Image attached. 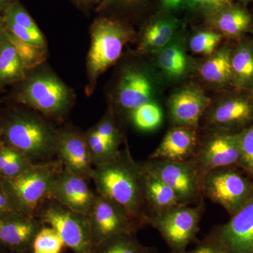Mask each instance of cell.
Returning <instances> with one entry per match:
<instances>
[{
  "instance_id": "ba28073f",
  "label": "cell",
  "mask_w": 253,
  "mask_h": 253,
  "mask_svg": "<svg viewBox=\"0 0 253 253\" xmlns=\"http://www.w3.org/2000/svg\"><path fill=\"white\" fill-rule=\"evenodd\" d=\"M145 167L173 190L179 204L192 206L203 202V174L194 160L184 161L148 159Z\"/></svg>"
},
{
  "instance_id": "d4e9b609",
  "label": "cell",
  "mask_w": 253,
  "mask_h": 253,
  "mask_svg": "<svg viewBox=\"0 0 253 253\" xmlns=\"http://www.w3.org/2000/svg\"><path fill=\"white\" fill-rule=\"evenodd\" d=\"M217 15L215 24L221 35L228 37L241 36L249 28L251 15L239 6H226Z\"/></svg>"
},
{
  "instance_id": "74e56055",
  "label": "cell",
  "mask_w": 253,
  "mask_h": 253,
  "mask_svg": "<svg viewBox=\"0 0 253 253\" xmlns=\"http://www.w3.org/2000/svg\"><path fill=\"white\" fill-rule=\"evenodd\" d=\"M229 4V0H186L185 5L190 9L213 11L224 9Z\"/></svg>"
},
{
  "instance_id": "836d02e7",
  "label": "cell",
  "mask_w": 253,
  "mask_h": 253,
  "mask_svg": "<svg viewBox=\"0 0 253 253\" xmlns=\"http://www.w3.org/2000/svg\"><path fill=\"white\" fill-rule=\"evenodd\" d=\"M94 128L95 131L106 140L111 149L116 151H119V146L121 144V134L112 116L107 115Z\"/></svg>"
},
{
  "instance_id": "5b68a950",
  "label": "cell",
  "mask_w": 253,
  "mask_h": 253,
  "mask_svg": "<svg viewBox=\"0 0 253 253\" xmlns=\"http://www.w3.org/2000/svg\"><path fill=\"white\" fill-rule=\"evenodd\" d=\"M36 217L44 225L54 228L73 253H94L95 246L88 215L48 199L37 211Z\"/></svg>"
},
{
  "instance_id": "d6a6232c",
  "label": "cell",
  "mask_w": 253,
  "mask_h": 253,
  "mask_svg": "<svg viewBox=\"0 0 253 253\" xmlns=\"http://www.w3.org/2000/svg\"><path fill=\"white\" fill-rule=\"evenodd\" d=\"M239 167L253 177V123L239 132Z\"/></svg>"
},
{
  "instance_id": "8d00e7d4",
  "label": "cell",
  "mask_w": 253,
  "mask_h": 253,
  "mask_svg": "<svg viewBox=\"0 0 253 253\" xmlns=\"http://www.w3.org/2000/svg\"><path fill=\"white\" fill-rule=\"evenodd\" d=\"M21 214L24 213L18 208L0 178V218Z\"/></svg>"
},
{
  "instance_id": "4316f807",
  "label": "cell",
  "mask_w": 253,
  "mask_h": 253,
  "mask_svg": "<svg viewBox=\"0 0 253 253\" xmlns=\"http://www.w3.org/2000/svg\"><path fill=\"white\" fill-rule=\"evenodd\" d=\"M233 79L241 86L253 84V50L242 44L231 55Z\"/></svg>"
},
{
  "instance_id": "7402d4cb",
  "label": "cell",
  "mask_w": 253,
  "mask_h": 253,
  "mask_svg": "<svg viewBox=\"0 0 253 253\" xmlns=\"http://www.w3.org/2000/svg\"><path fill=\"white\" fill-rule=\"evenodd\" d=\"M158 63L169 78H179L186 74L189 61L180 41H172L158 51Z\"/></svg>"
},
{
  "instance_id": "603a6c76",
  "label": "cell",
  "mask_w": 253,
  "mask_h": 253,
  "mask_svg": "<svg viewBox=\"0 0 253 253\" xmlns=\"http://www.w3.org/2000/svg\"><path fill=\"white\" fill-rule=\"evenodd\" d=\"M230 50L224 48L214 53L203 63L199 73L203 79L212 84H225L233 79Z\"/></svg>"
},
{
  "instance_id": "ab89813d",
  "label": "cell",
  "mask_w": 253,
  "mask_h": 253,
  "mask_svg": "<svg viewBox=\"0 0 253 253\" xmlns=\"http://www.w3.org/2000/svg\"><path fill=\"white\" fill-rule=\"evenodd\" d=\"M163 8L169 11L179 9L185 5L186 0H161Z\"/></svg>"
},
{
  "instance_id": "7a4b0ae2",
  "label": "cell",
  "mask_w": 253,
  "mask_h": 253,
  "mask_svg": "<svg viewBox=\"0 0 253 253\" xmlns=\"http://www.w3.org/2000/svg\"><path fill=\"white\" fill-rule=\"evenodd\" d=\"M57 131L38 116H13L2 128L4 144L24 154L33 164L56 159Z\"/></svg>"
},
{
  "instance_id": "e575fe53",
  "label": "cell",
  "mask_w": 253,
  "mask_h": 253,
  "mask_svg": "<svg viewBox=\"0 0 253 253\" xmlns=\"http://www.w3.org/2000/svg\"><path fill=\"white\" fill-rule=\"evenodd\" d=\"M5 21H6V29L11 32L18 39L30 44L44 48L45 42L41 31H30L6 18H5Z\"/></svg>"
},
{
  "instance_id": "5bb4252c",
  "label": "cell",
  "mask_w": 253,
  "mask_h": 253,
  "mask_svg": "<svg viewBox=\"0 0 253 253\" xmlns=\"http://www.w3.org/2000/svg\"><path fill=\"white\" fill-rule=\"evenodd\" d=\"M56 159L64 169L85 179H91L94 166L88 149L85 135L73 129L58 133Z\"/></svg>"
},
{
  "instance_id": "6da1fadb",
  "label": "cell",
  "mask_w": 253,
  "mask_h": 253,
  "mask_svg": "<svg viewBox=\"0 0 253 253\" xmlns=\"http://www.w3.org/2000/svg\"><path fill=\"white\" fill-rule=\"evenodd\" d=\"M91 179L96 186V194L124 208L140 229L148 225L142 166L133 158L127 147L94 166Z\"/></svg>"
},
{
  "instance_id": "f546056e",
  "label": "cell",
  "mask_w": 253,
  "mask_h": 253,
  "mask_svg": "<svg viewBox=\"0 0 253 253\" xmlns=\"http://www.w3.org/2000/svg\"><path fill=\"white\" fill-rule=\"evenodd\" d=\"M4 31L8 39L17 51L25 70L36 67L44 61V48L21 41L7 29Z\"/></svg>"
},
{
  "instance_id": "d6986e66",
  "label": "cell",
  "mask_w": 253,
  "mask_h": 253,
  "mask_svg": "<svg viewBox=\"0 0 253 253\" xmlns=\"http://www.w3.org/2000/svg\"><path fill=\"white\" fill-rule=\"evenodd\" d=\"M154 88L145 73L132 70L124 74L118 87L120 106L130 113L133 110L153 101Z\"/></svg>"
},
{
  "instance_id": "9a60e30c",
  "label": "cell",
  "mask_w": 253,
  "mask_h": 253,
  "mask_svg": "<svg viewBox=\"0 0 253 253\" xmlns=\"http://www.w3.org/2000/svg\"><path fill=\"white\" fill-rule=\"evenodd\" d=\"M211 100L196 86H187L176 91L169 101V116L174 126L197 129Z\"/></svg>"
},
{
  "instance_id": "b9f144b4",
  "label": "cell",
  "mask_w": 253,
  "mask_h": 253,
  "mask_svg": "<svg viewBox=\"0 0 253 253\" xmlns=\"http://www.w3.org/2000/svg\"><path fill=\"white\" fill-rule=\"evenodd\" d=\"M0 253H14L12 252H10V251H7V250H5L2 249V248L0 247Z\"/></svg>"
},
{
  "instance_id": "60d3db41",
  "label": "cell",
  "mask_w": 253,
  "mask_h": 253,
  "mask_svg": "<svg viewBox=\"0 0 253 253\" xmlns=\"http://www.w3.org/2000/svg\"><path fill=\"white\" fill-rule=\"evenodd\" d=\"M9 2V0H0V8L3 7Z\"/></svg>"
},
{
  "instance_id": "4dcf8cb0",
  "label": "cell",
  "mask_w": 253,
  "mask_h": 253,
  "mask_svg": "<svg viewBox=\"0 0 253 253\" xmlns=\"http://www.w3.org/2000/svg\"><path fill=\"white\" fill-rule=\"evenodd\" d=\"M85 137L94 167L108 161L120 151L111 149L106 140L95 131L94 128L88 131Z\"/></svg>"
},
{
  "instance_id": "277c9868",
  "label": "cell",
  "mask_w": 253,
  "mask_h": 253,
  "mask_svg": "<svg viewBox=\"0 0 253 253\" xmlns=\"http://www.w3.org/2000/svg\"><path fill=\"white\" fill-rule=\"evenodd\" d=\"M238 166L217 168L205 173L202 179L204 197L235 214L253 199V177Z\"/></svg>"
},
{
  "instance_id": "8fae6325",
  "label": "cell",
  "mask_w": 253,
  "mask_h": 253,
  "mask_svg": "<svg viewBox=\"0 0 253 253\" xmlns=\"http://www.w3.org/2000/svg\"><path fill=\"white\" fill-rule=\"evenodd\" d=\"M24 94V101L28 105L50 117L61 116L69 102L67 87L50 76L33 78L26 86Z\"/></svg>"
},
{
  "instance_id": "f1b7e54d",
  "label": "cell",
  "mask_w": 253,
  "mask_h": 253,
  "mask_svg": "<svg viewBox=\"0 0 253 253\" xmlns=\"http://www.w3.org/2000/svg\"><path fill=\"white\" fill-rule=\"evenodd\" d=\"M66 247L61 236L54 228L43 225L32 243L31 253H62Z\"/></svg>"
},
{
  "instance_id": "ac0fdd59",
  "label": "cell",
  "mask_w": 253,
  "mask_h": 253,
  "mask_svg": "<svg viewBox=\"0 0 253 253\" xmlns=\"http://www.w3.org/2000/svg\"><path fill=\"white\" fill-rule=\"evenodd\" d=\"M199 141L196 128L174 126L168 131L149 159L189 161L194 158Z\"/></svg>"
},
{
  "instance_id": "484cf974",
  "label": "cell",
  "mask_w": 253,
  "mask_h": 253,
  "mask_svg": "<svg viewBox=\"0 0 253 253\" xmlns=\"http://www.w3.org/2000/svg\"><path fill=\"white\" fill-rule=\"evenodd\" d=\"M94 253H151V249L143 246L134 234H121L96 245Z\"/></svg>"
},
{
  "instance_id": "7c38bea8",
  "label": "cell",
  "mask_w": 253,
  "mask_h": 253,
  "mask_svg": "<svg viewBox=\"0 0 253 253\" xmlns=\"http://www.w3.org/2000/svg\"><path fill=\"white\" fill-rule=\"evenodd\" d=\"M210 239L225 253H253V199Z\"/></svg>"
},
{
  "instance_id": "3957f363",
  "label": "cell",
  "mask_w": 253,
  "mask_h": 253,
  "mask_svg": "<svg viewBox=\"0 0 253 253\" xmlns=\"http://www.w3.org/2000/svg\"><path fill=\"white\" fill-rule=\"evenodd\" d=\"M63 168L62 163L55 159L34 164L14 177L0 178L21 212L36 216L40 207L49 199L53 183Z\"/></svg>"
},
{
  "instance_id": "44dd1931",
  "label": "cell",
  "mask_w": 253,
  "mask_h": 253,
  "mask_svg": "<svg viewBox=\"0 0 253 253\" xmlns=\"http://www.w3.org/2000/svg\"><path fill=\"white\" fill-rule=\"evenodd\" d=\"M179 26V21L171 16L158 18L151 23L143 36L141 51L158 52L173 41Z\"/></svg>"
},
{
  "instance_id": "83f0119b",
  "label": "cell",
  "mask_w": 253,
  "mask_h": 253,
  "mask_svg": "<svg viewBox=\"0 0 253 253\" xmlns=\"http://www.w3.org/2000/svg\"><path fill=\"white\" fill-rule=\"evenodd\" d=\"M129 118L136 129L152 131L162 125L163 112L160 105L151 101L131 111Z\"/></svg>"
},
{
  "instance_id": "ffe728a7",
  "label": "cell",
  "mask_w": 253,
  "mask_h": 253,
  "mask_svg": "<svg viewBox=\"0 0 253 253\" xmlns=\"http://www.w3.org/2000/svg\"><path fill=\"white\" fill-rule=\"evenodd\" d=\"M143 186L149 217L180 206L175 193L141 162Z\"/></svg>"
},
{
  "instance_id": "1f68e13d",
  "label": "cell",
  "mask_w": 253,
  "mask_h": 253,
  "mask_svg": "<svg viewBox=\"0 0 253 253\" xmlns=\"http://www.w3.org/2000/svg\"><path fill=\"white\" fill-rule=\"evenodd\" d=\"M221 38L222 35L217 32H199L190 40V49L196 54L211 56L217 49Z\"/></svg>"
},
{
  "instance_id": "9c48e42d",
  "label": "cell",
  "mask_w": 253,
  "mask_h": 253,
  "mask_svg": "<svg viewBox=\"0 0 253 253\" xmlns=\"http://www.w3.org/2000/svg\"><path fill=\"white\" fill-rule=\"evenodd\" d=\"M204 140L199 138L195 163L203 175L217 168L238 166L240 151L239 132L212 128Z\"/></svg>"
},
{
  "instance_id": "52a82bcc",
  "label": "cell",
  "mask_w": 253,
  "mask_h": 253,
  "mask_svg": "<svg viewBox=\"0 0 253 253\" xmlns=\"http://www.w3.org/2000/svg\"><path fill=\"white\" fill-rule=\"evenodd\" d=\"M130 36V32L117 21L101 18L94 23L87 57L89 78L95 81L118 61Z\"/></svg>"
},
{
  "instance_id": "f35d334b",
  "label": "cell",
  "mask_w": 253,
  "mask_h": 253,
  "mask_svg": "<svg viewBox=\"0 0 253 253\" xmlns=\"http://www.w3.org/2000/svg\"><path fill=\"white\" fill-rule=\"evenodd\" d=\"M183 253H225L212 240L208 239L201 243L194 249L186 251Z\"/></svg>"
},
{
  "instance_id": "8992f818",
  "label": "cell",
  "mask_w": 253,
  "mask_h": 253,
  "mask_svg": "<svg viewBox=\"0 0 253 253\" xmlns=\"http://www.w3.org/2000/svg\"><path fill=\"white\" fill-rule=\"evenodd\" d=\"M204 204L176 206L150 216L148 225L154 227L165 240L172 253L185 252L196 241Z\"/></svg>"
},
{
  "instance_id": "2e32d148",
  "label": "cell",
  "mask_w": 253,
  "mask_h": 253,
  "mask_svg": "<svg viewBox=\"0 0 253 253\" xmlns=\"http://www.w3.org/2000/svg\"><path fill=\"white\" fill-rule=\"evenodd\" d=\"M39 218L14 214L0 218V247L14 253H28L37 233L42 227Z\"/></svg>"
},
{
  "instance_id": "cb8c5ba5",
  "label": "cell",
  "mask_w": 253,
  "mask_h": 253,
  "mask_svg": "<svg viewBox=\"0 0 253 253\" xmlns=\"http://www.w3.org/2000/svg\"><path fill=\"white\" fill-rule=\"evenodd\" d=\"M25 69L17 51L8 39L4 30L0 31V82L21 79Z\"/></svg>"
},
{
  "instance_id": "30bf717a",
  "label": "cell",
  "mask_w": 253,
  "mask_h": 253,
  "mask_svg": "<svg viewBox=\"0 0 253 253\" xmlns=\"http://www.w3.org/2000/svg\"><path fill=\"white\" fill-rule=\"evenodd\" d=\"M88 217L94 246L111 236L134 234L140 229L124 208L98 194Z\"/></svg>"
},
{
  "instance_id": "4fadbf2b",
  "label": "cell",
  "mask_w": 253,
  "mask_h": 253,
  "mask_svg": "<svg viewBox=\"0 0 253 253\" xmlns=\"http://www.w3.org/2000/svg\"><path fill=\"white\" fill-rule=\"evenodd\" d=\"M88 181L63 168L53 183L49 199L74 212L88 215L96 198V193L90 189Z\"/></svg>"
},
{
  "instance_id": "d590c367",
  "label": "cell",
  "mask_w": 253,
  "mask_h": 253,
  "mask_svg": "<svg viewBox=\"0 0 253 253\" xmlns=\"http://www.w3.org/2000/svg\"><path fill=\"white\" fill-rule=\"evenodd\" d=\"M5 18L32 31H40L39 28L29 14L20 5L12 4L8 6Z\"/></svg>"
},
{
  "instance_id": "e0dca14e",
  "label": "cell",
  "mask_w": 253,
  "mask_h": 253,
  "mask_svg": "<svg viewBox=\"0 0 253 253\" xmlns=\"http://www.w3.org/2000/svg\"><path fill=\"white\" fill-rule=\"evenodd\" d=\"M205 113L212 128L234 131L253 122V103L244 96H234L223 100Z\"/></svg>"
}]
</instances>
